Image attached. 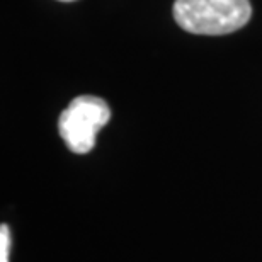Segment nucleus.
Instances as JSON below:
<instances>
[{"label":"nucleus","mask_w":262,"mask_h":262,"mask_svg":"<svg viewBox=\"0 0 262 262\" xmlns=\"http://www.w3.org/2000/svg\"><path fill=\"white\" fill-rule=\"evenodd\" d=\"M10 254V230L7 225L0 227V262H9Z\"/></svg>","instance_id":"obj_3"},{"label":"nucleus","mask_w":262,"mask_h":262,"mask_svg":"<svg viewBox=\"0 0 262 262\" xmlns=\"http://www.w3.org/2000/svg\"><path fill=\"white\" fill-rule=\"evenodd\" d=\"M61 2H75V0H61Z\"/></svg>","instance_id":"obj_4"},{"label":"nucleus","mask_w":262,"mask_h":262,"mask_svg":"<svg viewBox=\"0 0 262 262\" xmlns=\"http://www.w3.org/2000/svg\"><path fill=\"white\" fill-rule=\"evenodd\" d=\"M174 19L187 33L223 36L242 29L250 20L249 0H176Z\"/></svg>","instance_id":"obj_1"},{"label":"nucleus","mask_w":262,"mask_h":262,"mask_svg":"<svg viewBox=\"0 0 262 262\" xmlns=\"http://www.w3.org/2000/svg\"><path fill=\"white\" fill-rule=\"evenodd\" d=\"M111 119L107 102L96 96H78L60 114L58 131L68 150L89 154L96 145L97 133Z\"/></svg>","instance_id":"obj_2"}]
</instances>
